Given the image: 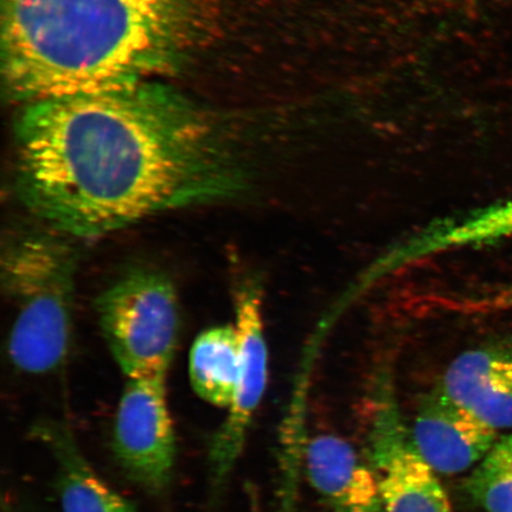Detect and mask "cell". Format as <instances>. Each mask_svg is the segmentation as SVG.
<instances>
[{
	"instance_id": "277c9868",
	"label": "cell",
	"mask_w": 512,
	"mask_h": 512,
	"mask_svg": "<svg viewBox=\"0 0 512 512\" xmlns=\"http://www.w3.org/2000/svg\"><path fill=\"white\" fill-rule=\"evenodd\" d=\"M102 335L127 379L168 376L181 331L176 287L163 273L134 270L95 302Z\"/></svg>"
},
{
	"instance_id": "9a60e30c",
	"label": "cell",
	"mask_w": 512,
	"mask_h": 512,
	"mask_svg": "<svg viewBox=\"0 0 512 512\" xmlns=\"http://www.w3.org/2000/svg\"><path fill=\"white\" fill-rule=\"evenodd\" d=\"M476 306L478 310L486 312L512 311V281L489 296L479 299Z\"/></svg>"
},
{
	"instance_id": "52a82bcc",
	"label": "cell",
	"mask_w": 512,
	"mask_h": 512,
	"mask_svg": "<svg viewBox=\"0 0 512 512\" xmlns=\"http://www.w3.org/2000/svg\"><path fill=\"white\" fill-rule=\"evenodd\" d=\"M370 460L384 512H454L437 472L416 450L392 398L377 403Z\"/></svg>"
},
{
	"instance_id": "7c38bea8",
	"label": "cell",
	"mask_w": 512,
	"mask_h": 512,
	"mask_svg": "<svg viewBox=\"0 0 512 512\" xmlns=\"http://www.w3.org/2000/svg\"><path fill=\"white\" fill-rule=\"evenodd\" d=\"M43 430L41 437L60 464L63 512H134L130 503L95 475L66 431L56 427Z\"/></svg>"
},
{
	"instance_id": "7a4b0ae2",
	"label": "cell",
	"mask_w": 512,
	"mask_h": 512,
	"mask_svg": "<svg viewBox=\"0 0 512 512\" xmlns=\"http://www.w3.org/2000/svg\"><path fill=\"white\" fill-rule=\"evenodd\" d=\"M181 0H4L6 75L35 102L134 88L171 46Z\"/></svg>"
},
{
	"instance_id": "ba28073f",
	"label": "cell",
	"mask_w": 512,
	"mask_h": 512,
	"mask_svg": "<svg viewBox=\"0 0 512 512\" xmlns=\"http://www.w3.org/2000/svg\"><path fill=\"white\" fill-rule=\"evenodd\" d=\"M411 435L420 456L443 475H458L476 467L499 438L494 428L439 386L422 398Z\"/></svg>"
},
{
	"instance_id": "8fae6325",
	"label": "cell",
	"mask_w": 512,
	"mask_h": 512,
	"mask_svg": "<svg viewBox=\"0 0 512 512\" xmlns=\"http://www.w3.org/2000/svg\"><path fill=\"white\" fill-rule=\"evenodd\" d=\"M240 343L235 325L214 326L198 335L189 356L195 393L210 405L232 406L240 379Z\"/></svg>"
},
{
	"instance_id": "30bf717a",
	"label": "cell",
	"mask_w": 512,
	"mask_h": 512,
	"mask_svg": "<svg viewBox=\"0 0 512 512\" xmlns=\"http://www.w3.org/2000/svg\"><path fill=\"white\" fill-rule=\"evenodd\" d=\"M310 483L337 512L383 510L379 482L373 466L363 463L347 441L322 434L306 448Z\"/></svg>"
},
{
	"instance_id": "9c48e42d",
	"label": "cell",
	"mask_w": 512,
	"mask_h": 512,
	"mask_svg": "<svg viewBox=\"0 0 512 512\" xmlns=\"http://www.w3.org/2000/svg\"><path fill=\"white\" fill-rule=\"evenodd\" d=\"M438 386L497 432L512 428V337L463 352Z\"/></svg>"
},
{
	"instance_id": "5bb4252c",
	"label": "cell",
	"mask_w": 512,
	"mask_h": 512,
	"mask_svg": "<svg viewBox=\"0 0 512 512\" xmlns=\"http://www.w3.org/2000/svg\"><path fill=\"white\" fill-rule=\"evenodd\" d=\"M512 238V200L478 211L445 235L446 247L484 245Z\"/></svg>"
},
{
	"instance_id": "3957f363",
	"label": "cell",
	"mask_w": 512,
	"mask_h": 512,
	"mask_svg": "<svg viewBox=\"0 0 512 512\" xmlns=\"http://www.w3.org/2000/svg\"><path fill=\"white\" fill-rule=\"evenodd\" d=\"M78 253L56 230L10 236L2 252V287L11 304L8 352L28 374H47L66 360L73 335Z\"/></svg>"
},
{
	"instance_id": "6da1fadb",
	"label": "cell",
	"mask_w": 512,
	"mask_h": 512,
	"mask_svg": "<svg viewBox=\"0 0 512 512\" xmlns=\"http://www.w3.org/2000/svg\"><path fill=\"white\" fill-rule=\"evenodd\" d=\"M248 184L213 127L136 88L35 102L19 121L18 200L69 238L238 200Z\"/></svg>"
},
{
	"instance_id": "4fadbf2b",
	"label": "cell",
	"mask_w": 512,
	"mask_h": 512,
	"mask_svg": "<svg viewBox=\"0 0 512 512\" xmlns=\"http://www.w3.org/2000/svg\"><path fill=\"white\" fill-rule=\"evenodd\" d=\"M466 492L486 512H512V434L499 437L466 480Z\"/></svg>"
},
{
	"instance_id": "5b68a950",
	"label": "cell",
	"mask_w": 512,
	"mask_h": 512,
	"mask_svg": "<svg viewBox=\"0 0 512 512\" xmlns=\"http://www.w3.org/2000/svg\"><path fill=\"white\" fill-rule=\"evenodd\" d=\"M114 451L127 475L158 492L169 484L176 459L166 376L127 379L114 425Z\"/></svg>"
},
{
	"instance_id": "8992f818",
	"label": "cell",
	"mask_w": 512,
	"mask_h": 512,
	"mask_svg": "<svg viewBox=\"0 0 512 512\" xmlns=\"http://www.w3.org/2000/svg\"><path fill=\"white\" fill-rule=\"evenodd\" d=\"M235 309V328L240 343V379L227 419L210 447V484L211 494L215 497L241 456L268 380V349L258 288H240L236 293Z\"/></svg>"
}]
</instances>
